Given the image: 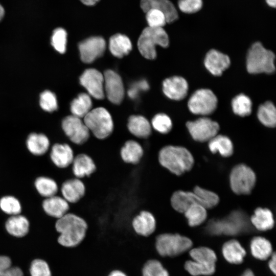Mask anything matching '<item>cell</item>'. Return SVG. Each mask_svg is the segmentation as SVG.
<instances>
[{
    "label": "cell",
    "mask_w": 276,
    "mask_h": 276,
    "mask_svg": "<svg viewBox=\"0 0 276 276\" xmlns=\"http://www.w3.org/2000/svg\"><path fill=\"white\" fill-rule=\"evenodd\" d=\"M55 228L59 234L57 239L58 243L65 248H74L85 239L88 225L86 220L80 215L67 213L57 220Z\"/></svg>",
    "instance_id": "obj_1"
},
{
    "label": "cell",
    "mask_w": 276,
    "mask_h": 276,
    "mask_svg": "<svg viewBox=\"0 0 276 276\" xmlns=\"http://www.w3.org/2000/svg\"><path fill=\"white\" fill-rule=\"evenodd\" d=\"M160 165L176 175H180L190 170L194 165V158L186 148L168 145L163 147L158 153Z\"/></svg>",
    "instance_id": "obj_2"
},
{
    "label": "cell",
    "mask_w": 276,
    "mask_h": 276,
    "mask_svg": "<svg viewBox=\"0 0 276 276\" xmlns=\"http://www.w3.org/2000/svg\"><path fill=\"white\" fill-rule=\"evenodd\" d=\"M189 238L178 234L164 233L154 237V246L157 255L162 258H173L189 249L192 246Z\"/></svg>",
    "instance_id": "obj_3"
},
{
    "label": "cell",
    "mask_w": 276,
    "mask_h": 276,
    "mask_svg": "<svg viewBox=\"0 0 276 276\" xmlns=\"http://www.w3.org/2000/svg\"><path fill=\"white\" fill-rule=\"evenodd\" d=\"M274 54L265 49L260 42L254 43L249 49L246 68L250 74H271L275 71Z\"/></svg>",
    "instance_id": "obj_4"
},
{
    "label": "cell",
    "mask_w": 276,
    "mask_h": 276,
    "mask_svg": "<svg viewBox=\"0 0 276 276\" xmlns=\"http://www.w3.org/2000/svg\"><path fill=\"white\" fill-rule=\"evenodd\" d=\"M169 43L168 35L163 28L148 27L141 34L137 41V47L143 57L152 60L156 57V45L167 48Z\"/></svg>",
    "instance_id": "obj_5"
},
{
    "label": "cell",
    "mask_w": 276,
    "mask_h": 276,
    "mask_svg": "<svg viewBox=\"0 0 276 276\" xmlns=\"http://www.w3.org/2000/svg\"><path fill=\"white\" fill-rule=\"evenodd\" d=\"M84 123L90 132L99 140L109 136L113 130V123L109 112L104 108L91 109L84 117Z\"/></svg>",
    "instance_id": "obj_6"
},
{
    "label": "cell",
    "mask_w": 276,
    "mask_h": 276,
    "mask_svg": "<svg viewBox=\"0 0 276 276\" xmlns=\"http://www.w3.org/2000/svg\"><path fill=\"white\" fill-rule=\"evenodd\" d=\"M230 185L232 191L238 195H247L254 188L256 177L253 170L244 164L235 166L232 170Z\"/></svg>",
    "instance_id": "obj_7"
},
{
    "label": "cell",
    "mask_w": 276,
    "mask_h": 276,
    "mask_svg": "<svg viewBox=\"0 0 276 276\" xmlns=\"http://www.w3.org/2000/svg\"><path fill=\"white\" fill-rule=\"evenodd\" d=\"M217 102V98L211 90L201 88L192 95L188 101V106L193 113L206 116L215 110Z\"/></svg>",
    "instance_id": "obj_8"
},
{
    "label": "cell",
    "mask_w": 276,
    "mask_h": 276,
    "mask_svg": "<svg viewBox=\"0 0 276 276\" xmlns=\"http://www.w3.org/2000/svg\"><path fill=\"white\" fill-rule=\"evenodd\" d=\"M186 126L193 139L200 142L209 141L219 130V124L206 117L189 121Z\"/></svg>",
    "instance_id": "obj_9"
},
{
    "label": "cell",
    "mask_w": 276,
    "mask_h": 276,
    "mask_svg": "<svg viewBox=\"0 0 276 276\" xmlns=\"http://www.w3.org/2000/svg\"><path fill=\"white\" fill-rule=\"evenodd\" d=\"M62 128L66 135L74 144L81 145L89 139L90 131L80 118L71 115L62 122Z\"/></svg>",
    "instance_id": "obj_10"
},
{
    "label": "cell",
    "mask_w": 276,
    "mask_h": 276,
    "mask_svg": "<svg viewBox=\"0 0 276 276\" xmlns=\"http://www.w3.org/2000/svg\"><path fill=\"white\" fill-rule=\"evenodd\" d=\"M246 223L241 213L234 212L224 220L211 222L209 226V231L215 235L223 233L228 235H235L245 229Z\"/></svg>",
    "instance_id": "obj_11"
},
{
    "label": "cell",
    "mask_w": 276,
    "mask_h": 276,
    "mask_svg": "<svg viewBox=\"0 0 276 276\" xmlns=\"http://www.w3.org/2000/svg\"><path fill=\"white\" fill-rule=\"evenodd\" d=\"M133 232L138 236L148 238L154 235L157 221L154 215L147 210H142L133 217L131 221Z\"/></svg>",
    "instance_id": "obj_12"
},
{
    "label": "cell",
    "mask_w": 276,
    "mask_h": 276,
    "mask_svg": "<svg viewBox=\"0 0 276 276\" xmlns=\"http://www.w3.org/2000/svg\"><path fill=\"white\" fill-rule=\"evenodd\" d=\"M78 48L81 60L90 63L103 55L106 49V42L102 37L93 36L80 42Z\"/></svg>",
    "instance_id": "obj_13"
},
{
    "label": "cell",
    "mask_w": 276,
    "mask_h": 276,
    "mask_svg": "<svg viewBox=\"0 0 276 276\" xmlns=\"http://www.w3.org/2000/svg\"><path fill=\"white\" fill-rule=\"evenodd\" d=\"M80 82L93 97L98 100L104 98V76L99 71L86 70L80 76Z\"/></svg>",
    "instance_id": "obj_14"
},
{
    "label": "cell",
    "mask_w": 276,
    "mask_h": 276,
    "mask_svg": "<svg viewBox=\"0 0 276 276\" xmlns=\"http://www.w3.org/2000/svg\"><path fill=\"white\" fill-rule=\"evenodd\" d=\"M103 76L104 89L108 99L113 104H120L124 96V88L121 78L117 73L110 70L105 71Z\"/></svg>",
    "instance_id": "obj_15"
},
{
    "label": "cell",
    "mask_w": 276,
    "mask_h": 276,
    "mask_svg": "<svg viewBox=\"0 0 276 276\" xmlns=\"http://www.w3.org/2000/svg\"><path fill=\"white\" fill-rule=\"evenodd\" d=\"M188 84L180 76H173L166 79L163 82V91L169 98L174 100L183 99L187 95Z\"/></svg>",
    "instance_id": "obj_16"
},
{
    "label": "cell",
    "mask_w": 276,
    "mask_h": 276,
    "mask_svg": "<svg viewBox=\"0 0 276 276\" xmlns=\"http://www.w3.org/2000/svg\"><path fill=\"white\" fill-rule=\"evenodd\" d=\"M206 68L214 76H220L231 64L229 57L217 50H210L204 58Z\"/></svg>",
    "instance_id": "obj_17"
},
{
    "label": "cell",
    "mask_w": 276,
    "mask_h": 276,
    "mask_svg": "<svg viewBox=\"0 0 276 276\" xmlns=\"http://www.w3.org/2000/svg\"><path fill=\"white\" fill-rule=\"evenodd\" d=\"M61 192L62 197L68 203H76L84 196L86 187L80 179L71 178L62 183Z\"/></svg>",
    "instance_id": "obj_18"
},
{
    "label": "cell",
    "mask_w": 276,
    "mask_h": 276,
    "mask_svg": "<svg viewBox=\"0 0 276 276\" xmlns=\"http://www.w3.org/2000/svg\"><path fill=\"white\" fill-rule=\"evenodd\" d=\"M72 165L74 175L79 179L91 176L97 170L96 164L93 158L84 153L75 156Z\"/></svg>",
    "instance_id": "obj_19"
},
{
    "label": "cell",
    "mask_w": 276,
    "mask_h": 276,
    "mask_svg": "<svg viewBox=\"0 0 276 276\" xmlns=\"http://www.w3.org/2000/svg\"><path fill=\"white\" fill-rule=\"evenodd\" d=\"M74 157L73 149L67 144L56 143L52 147L51 159L59 168H65L72 165Z\"/></svg>",
    "instance_id": "obj_20"
},
{
    "label": "cell",
    "mask_w": 276,
    "mask_h": 276,
    "mask_svg": "<svg viewBox=\"0 0 276 276\" xmlns=\"http://www.w3.org/2000/svg\"><path fill=\"white\" fill-rule=\"evenodd\" d=\"M141 7L146 12L151 8H156L164 12L167 23L174 22L178 18V12L169 0H141Z\"/></svg>",
    "instance_id": "obj_21"
},
{
    "label": "cell",
    "mask_w": 276,
    "mask_h": 276,
    "mask_svg": "<svg viewBox=\"0 0 276 276\" xmlns=\"http://www.w3.org/2000/svg\"><path fill=\"white\" fill-rule=\"evenodd\" d=\"M45 213L57 219L68 213L69 203L62 197L54 195L46 198L42 202Z\"/></svg>",
    "instance_id": "obj_22"
},
{
    "label": "cell",
    "mask_w": 276,
    "mask_h": 276,
    "mask_svg": "<svg viewBox=\"0 0 276 276\" xmlns=\"http://www.w3.org/2000/svg\"><path fill=\"white\" fill-rule=\"evenodd\" d=\"M144 154L142 146L137 141H126L120 150V157L127 164L136 165L141 160Z\"/></svg>",
    "instance_id": "obj_23"
},
{
    "label": "cell",
    "mask_w": 276,
    "mask_h": 276,
    "mask_svg": "<svg viewBox=\"0 0 276 276\" xmlns=\"http://www.w3.org/2000/svg\"><path fill=\"white\" fill-rule=\"evenodd\" d=\"M170 201L172 208L180 213H184L193 204H201L199 198L194 192L176 191L172 194Z\"/></svg>",
    "instance_id": "obj_24"
},
{
    "label": "cell",
    "mask_w": 276,
    "mask_h": 276,
    "mask_svg": "<svg viewBox=\"0 0 276 276\" xmlns=\"http://www.w3.org/2000/svg\"><path fill=\"white\" fill-rule=\"evenodd\" d=\"M127 128L132 135L140 139H147L151 133V124L142 116H131L128 119Z\"/></svg>",
    "instance_id": "obj_25"
},
{
    "label": "cell",
    "mask_w": 276,
    "mask_h": 276,
    "mask_svg": "<svg viewBox=\"0 0 276 276\" xmlns=\"http://www.w3.org/2000/svg\"><path fill=\"white\" fill-rule=\"evenodd\" d=\"M30 223L24 216L18 214L10 217L5 223V227L8 233L16 237L26 236L29 231Z\"/></svg>",
    "instance_id": "obj_26"
},
{
    "label": "cell",
    "mask_w": 276,
    "mask_h": 276,
    "mask_svg": "<svg viewBox=\"0 0 276 276\" xmlns=\"http://www.w3.org/2000/svg\"><path fill=\"white\" fill-rule=\"evenodd\" d=\"M222 254L229 263L238 264L243 261L246 251L238 241L231 240L223 244Z\"/></svg>",
    "instance_id": "obj_27"
},
{
    "label": "cell",
    "mask_w": 276,
    "mask_h": 276,
    "mask_svg": "<svg viewBox=\"0 0 276 276\" xmlns=\"http://www.w3.org/2000/svg\"><path fill=\"white\" fill-rule=\"evenodd\" d=\"M109 48L113 56L122 58L130 52L132 44L127 36L122 34H116L110 38Z\"/></svg>",
    "instance_id": "obj_28"
},
{
    "label": "cell",
    "mask_w": 276,
    "mask_h": 276,
    "mask_svg": "<svg viewBox=\"0 0 276 276\" xmlns=\"http://www.w3.org/2000/svg\"><path fill=\"white\" fill-rule=\"evenodd\" d=\"M26 146L32 154L37 156L44 154L50 147L48 137L42 133H32L26 141Z\"/></svg>",
    "instance_id": "obj_29"
},
{
    "label": "cell",
    "mask_w": 276,
    "mask_h": 276,
    "mask_svg": "<svg viewBox=\"0 0 276 276\" xmlns=\"http://www.w3.org/2000/svg\"><path fill=\"white\" fill-rule=\"evenodd\" d=\"M251 222L258 230L265 231L271 229L274 225V219L271 212L268 209L257 208L251 216Z\"/></svg>",
    "instance_id": "obj_30"
},
{
    "label": "cell",
    "mask_w": 276,
    "mask_h": 276,
    "mask_svg": "<svg viewBox=\"0 0 276 276\" xmlns=\"http://www.w3.org/2000/svg\"><path fill=\"white\" fill-rule=\"evenodd\" d=\"M210 151L216 153L218 152L224 157H228L233 153V145L231 140L223 135H216L209 141Z\"/></svg>",
    "instance_id": "obj_31"
},
{
    "label": "cell",
    "mask_w": 276,
    "mask_h": 276,
    "mask_svg": "<svg viewBox=\"0 0 276 276\" xmlns=\"http://www.w3.org/2000/svg\"><path fill=\"white\" fill-rule=\"evenodd\" d=\"M250 247L252 256L259 260H266L272 254L270 242L262 237L254 238L251 241Z\"/></svg>",
    "instance_id": "obj_32"
},
{
    "label": "cell",
    "mask_w": 276,
    "mask_h": 276,
    "mask_svg": "<svg viewBox=\"0 0 276 276\" xmlns=\"http://www.w3.org/2000/svg\"><path fill=\"white\" fill-rule=\"evenodd\" d=\"M92 102L90 96L81 93L71 104L72 115L79 118H84L91 109Z\"/></svg>",
    "instance_id": "obj_33"
},
{
    "label": "cell",
    "mask_w": 276,
    "mask_h": 276,
    "mask_svg": "<svg viewBox=\"0 0 276 276\" xmlns=\"http://www.w3.org/2000/svg\"><path fill=\"white\" fill-rule=\"evenodd\" d=\"M257 116L259 120L264 125L268 127H275L276 110L271 102L267 101L261 105L258 108Z\"/></svg>",
    "instance_id": "obj_34"
},
{
    "label": "cell",
    "mask_w": 276,
    "mask_h": 276,
    "mask_svg": "<svg viewBox=\"0 0 276 276\" xmlns=\"http://www.w3.org/2000/svg\"><path fill=\"white\" fill-rule=\"evenodd\" d=\"M34 185L38 193L45 198L56 195L58 191V186L56 181L48 177H37Z\"/></svg>",
    "instance_id": "obj_35"
},
{
    "label": "cell",
    "mask_w": 276,
    "mask_h": 276,
    "mask_svg": "<svg viewBox=\"0 0 276 276\" xmlns=\"http://www.w3.org/2000/svg\"><path fill=\"white\" fill-rule=\"evenodd\" d=\"M141 276H170V273L162 262L158 259L147 260L141 270Z\"/></svg>",
    "instance_id": "obj_36"
},
{
    "label": "cell",
    "mask_w": 276,
    "mask_h": 276,
    "mask_svg": "<svg viewBox=\"0 0 276 276\" xmlns=\"http://www.w3.org/2000/svg\"><path fill=\"white\" fill-rule=\"evenodd\" d=\"M190 255L194 261L199 263L208 265H215L217 257L215 252L211 249L200 247L191 249Z\"/></svg>",
    "instance_id": "obj_37"
},
{
    "label": "cell",
    "mask_w": 276,
    "mask_h": 276,
    "mask_svg": "<svg viewBox=\"0 0 276 276\" xmlns=\"http://www.w3.org/2000/svg\"><path fill=\"white\" fill-rule=\"evenodd\" d=\"M183 213L191 226L201 224L207 217L206 209L199 204L191 205Z\"/></svg>",
    "instance_id": "obj_38"
},
{
    "label": "cell",
    "mask_w": 276,
    "mask_h": 276,
    "mask_svg": "<svg viewBox=\"0 0 276 276\" xmlns=\"http://www.w3.org/2000/svg\"><path fill=\"white\" fill-rule=\"evenodd\" d=\"M234 112L241 117L249 115L252 110V102L246 95L241 94L236 96L232 101Z\"/></svg>",
    "instance_id": "obj_39"
},
{
    "label": "cell",
    "mask_w": 276,
    "mask_h": 276,
    "mask_svg": "<svg viewBox=\"0 0 276 276\" xmlns=\"http://www.w3.org/2000/svg\"><path fill=\"white\" fill-rule=\"evenodd\" d=\"M0 209L6 214L13 216L20 214L21 211V205L16 197L7 195L0 199Z\"/></svg>",
    "instance_id": "obj_40"
},
{
    "label": "cell",
    "mask_w": 276,
    "mask_h": 276,
    "mask_svg": "<svg viewBox=\"0 0 276 276\" xmlns=\"http://www.w3.org/2000/svg\"><path fill=\"white\" fill-rule=\"evenodd\" d=\"M193 192L199 198L201 204L206 209L214 207L219 202L218 196L212 191L197 186L194 189Z\"/></svg>",
    "instance_id": "obj_41"
},
{
    "label": "cell",
    "mask_w": 276,
    "mask_h": 276,
    "mask_svg": "<svg viewBox=\"0 0 276 276\" xmlns=\"http://www.w3.org/2000/svg\"><path fill=\"white\" fill-rule=\"evenodd\" d=\"M185 267L193 276L210 275L215 271V266L201 264L193 260L187 261Z\"/></svg>",
    "instance_id": "obj_42"
},
{
    "label": "cell",
    "mask_w": 276,
    "mask_h": 276,
    "mask_svg": "<svg viewBox=\"0 0 276 276\" xmlns=\"http://www.w3.org/2000/svg\"><path fill=\"white\" fill-rule=\"evenodd\" d=\"M145 13L148 27L163 28L167 23L165 13L159 9L151 8Z\"/></svg>",
    "instance_id": "obj_43"
},
{
    "label": "cell",
    "mask_w": 276,
    "mask_h": 276,
    "mask_svg": "<svg viewBox=\"0 0 276 276\" xmlns=\"http://www.w3.org/2000/svg\"><path fill=\"white\" fill-rule=\"evenodd\" d=\"M151 125L156 131L162 134L169 133L172 127L171 119L164 113L155 115L152 120Z\"/></svg>",
    "instance_id": "obj_44"
},
{
    "label": "cell",
    "mask_w": 276,
    "mask_h": 276,
    "mask_svg": "<svg viewBox=\"0 0 276 276\" xmlns=\"http://www.w3.org/2000/svg\"><path fill=\"white\" fill-rule=\"evenodd\" d=\"M67 42V33L61 28L56 29L52 34L51 44L59 53L63 54L66 51Z\"/></svg>",
    "instance_id": "obj_45"
},
{
    "label": "cell",
    "mask_w": 276,
    "mask_h": 276,
    "mask_svg": "<svg viewBox=\"0 0 276 276\" xmlns=\"http://www.w3.org/2000/svg\"><path fill=\"white\" fill-rule=\"evenodd\" d=\"M11 259L5 256H0V276H23L22 270L11 265Z\"/></svg>",
    "instance_id": "obj_46"
},
{
    "label": "cell",
    "mask_w": 276,
    "mask_h": 276,
    "mask_svg": "<svg viewBox=\"0 0 276 276\" xmlns=\"http://www.w3.org/2000/svg\"><path fill=\"white\" fill-rule=\"evenodd\" d=\"M40 105L45 111L52 112L57 109V101L54 93L49 90L44 91L40 96Z\"/></svg>",
    "instance_id": "obj_47"
},
{
    "label": "cell",
    "mask_w": 276,
    "mask_h": 276,
    "mask_svg": "<svg viewBox=\"0 0 276 276\" xmlns=\"http://www.w3.org/2000/svg\"><path fill=\"white\" fill-rule=\"evenodd\" d=\"M30 272L31 276H52L49 265L41 259H35L32 261Z\"/></svg>",
    "instance_id": "obj_48"
},
{
    "label": "cell",
    "mask_w": 276,
    "mask_h": 276,
    "mask_svg": "<svg viewBox=\"0 0 276 276\" xmlns=\"http://www.w3.org/2000/svg\"><path fill=\"white\" fill-rule=\"evenodd\" d=\"M203 5L202 0H178L179 10L185 13L191 14L199 11Z\"/></svg>",
    "instance_id": "obj_49"
},
{
    "label": "cell",
    "mask_w": 276,
    "mask_h": 276,
    "mask_svg": "<svg viewBox=\"0 0 276 276\" xmlns=\"http://www.w3.org/2000/svg\"><path fill=\"white\" fill-rule=\"evenodd\" d=\"M270 259L269 261V267L271 270V271L275 274L276 271V256L274 252L271 255Z\"/></svg>",
    "instance_id": "obj_50"
},
{
    "label": "cell",
    "mask_w": 276,
    "mask_h": 276,
    "mask_svg": "<svg viewBox=\"0 0 276 276\" xmlns=\"http://www.w3.org/2000/svg\"><path fill=\"white\" fill-rule=\"evenodd\" d=\"M107 276H128V275L121 269H114L111 270Z\"/></svg>",
    "instance_id": "obj_51"
},
{
    "label": "cell",
    "mask_w": 276,
    "mask_h": 276,
    "mask_svg": "<svg viewBox=\"0 0 276 276\" xmlns=\"http://www.w3.org/2000/svg\"><path fill=\"white\" fill-rule=\"evenodd\" d=\"M83 4L88 6L96 5L100 0H80Z\"/></svg>",
    "instance_id": "obj_52"
},
{
    "label": "cell",
    "mask_w": 276,
    "mask_h": 276,
    "mask_svg": "<svg viewBox=\"0 0 276 276\" xmlns=\"http://www.w3.org/2000/svg\"><path fill=\"white\" fill-rule=\"evenodd\" d=\"M267 5L272 8H275L276 0H265Z\"/></svg>",
    "instance_id": "obj_53"
},
{
    "label": "cell",
    "mask_w": 276,
    "mask_h": 276,
    "mask_svg": "<svg viewBox=\"0 0 276 276\" xmlns=\"http://www.w3.org/2000/svg\"><path fill=\"white\" fill-rule=\"evenodd\" d=\"M241 276H255V275L251 270L247 269L244 271Z\"/></svg>",
    "instance_id": "obj_54"
},
{
    "label": "cell",
    "mask_w": 276,
    "mask_h": 276,
    "mask_svg": "<svg viewBox=\"0 0 276 276\" xmlns=\"http://www.w3.org/2000/svg\"><path fill=\"white\" fill-rule=\"evenodd\" d=\"M5 14V11L2 7V6L0 4V21L2 19L4 16Z\"/></svg>",
    "instance_id": "obj_55"
}]
</instances>
